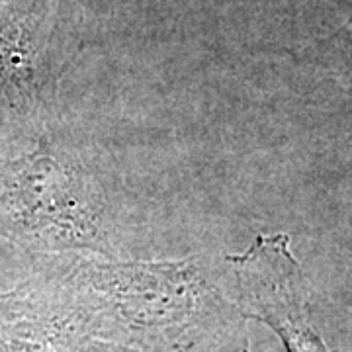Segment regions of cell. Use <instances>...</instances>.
<instances>
[{
  "label": "cell",
  "instance_id": "6da1fadb",
  "mask_svg": "<svg viewBox=\"0 0 352 352\" xmlns=\"http://www.w3.org/2000/svg\"><path fill=\"white\" fill-rule=\"evenodd\" d=\"M16 164L4 206L18 235L43 247H108L104 206L82 164L45 141Z\"/></svg>",
  "mask_w": 352,
  "mask_h": 352
},
{
  "label": "cell",
  "instance_id": "3957f363",
  "mask_svg": "<svg viewBox=\"0 0 352 352\" xmlns=\"http://www.w3.org/2000/svg\"><path fill=\"white\" fill-rule=\"evenodd\" d=\"M351 39H352V36H351Z\"/></svg>",
  "mask_w": 352,
  "mask_h": 352
},
{
  "label": "cell",
  "instance_id": "7a4b0ae2",
  "mask_svg": "<svg viewBox=\"0 0 352 352\" xmlns=\"http://www.w3.org/2000/svg\"><path fill=\"white\" fill-rule=\"evenodd\" d=\"M252 302L263 317L284 337L292 352H327L305 323L296 292V263L288 252V237H258L249 252L235 256Z\"/></svg>",
  "mask_w": 352,
  "mask_h": 352
}]
</instances>
